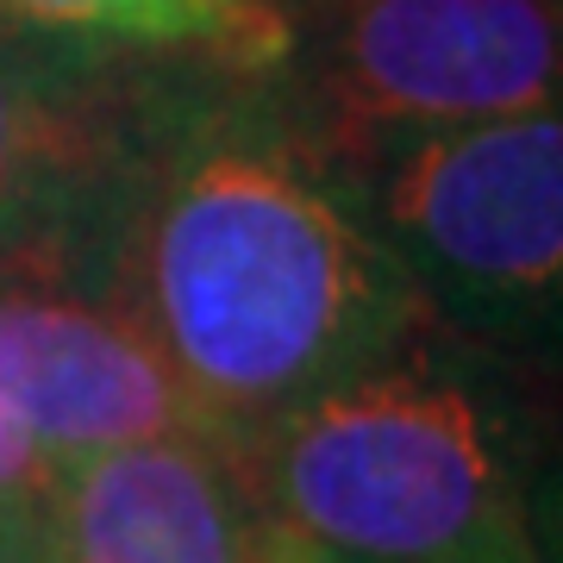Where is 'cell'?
I'll use <instances>...</instances> for the list:
<instances>
[{
  "instance_id": "1",
  "label": "cell",
  "mask_w": 563,
  "mask_h": 563,
  "mask_svg": "<svg viewBox=\"0 0 563 563\" xmlns=\"http://www.w3.org/2000/svg\"><path fill=\"white\" fill-rule=\"evenodd\" d=\"M88 295L232 451L426 332L357 176L288 120L263 69L213 57L151 88Z\"/></svg>"
},
{
  "instance_id": "2",
  "label": "cell",
  "mask_w": 563,
  "mask_h": 563,
  "mask_svg": "<svg viewBox=\"0 0 563 563\" xmlns=\"http://www.w3.org/2000/svg\"><path fill=\"white\" fill-rule=\"evenodd\" d=\"M426 332L232 451L295 563L544 558L501 407Z\"/></svg>"
},
{
  "instance_id": "3",
  "label": "cell",
  "mask_w": 563,
  "mask_h": 563,
  "mask_svg": "<svg viewBox=\"0 0 563 563\" xmlns=\"http://www.w3.org/2000/svg\"><path fill=\"white\" fill-rule=\"evenodd\" d=\"M263 69L288 120L363 176L426 132L558 107V0H301Z\"/></svg>"
},
{
  "instance_id": "4",
  "label": "cell",
  "mask_w": 563,
  "mask_h": 563,
  "mask_svg": "<svg viewBox=\"0 0 563 563\" xmlns=\"http://www.w3.org/2000/svg\"><path fill=\"white\" fill-rule=\"evenodd\" d=\"M369 232L426 325L539 344L563 301V120L558 107L426 132L357 176Z\"/></svg>"
},
{
  "instance_id": "5",
  "label": "cell",
  "mask_w": 563,
  "mask_h": 563,
  "mask_svg": "<svg viewBox=\"0 0 563 563\" xmlns=\"http://www.w3.org/2000/svg\"><path fill=\"white\" fill-rule=\"evenodd\" d=\"M107 44L0 20V282L95 288L101 225L157 76Z\"/></svg>"
},
{
  "instance_id": "6",
  "label": "cell",
  "mask_w": 563,
  "mask_h": 563,
  "mask_svg": "<svg viewBox=\"0 0 563 563\" xmlns=\"http://www.w3.org/2000/svg\"><path fill=\"white\" fill-rule=\"evenodd\" d=\"M44 539L57 563H295L232 444L201 432L69 457L44 501Z\"/></svg>"
},
{
  "instance_id": "7",
  "label": "cell",
  "mask_w": 563,
  "mask_h": 563,
  "mask_svg": "<svg viewBox=\"0 0 563 563\" xmlns=\"http://www.w3.org/2000/svg\"><path fill=\"white\" fill-rule=\"evenodd\" d=\"M0 413L57 463L176 432L213 439L113 307L38 282H0Z\"/></svg>"
},
{
  "instance_id": "8",
  "label": "cell",
  "mask_w": 563,
  "mask_h": 563,
  "mask_svg": "<svg viewBox=\"0 0 563 563\" xmlns=\"http://www.w3.org/2000/svg\"><path fill=\"white\" fill-rule=\"evenodd\" d=\"M0 20L107 51L213 57L239 69H269L282 51L276 0H0Z\"/></svg>"
},
{
  "instance_id": "9",
  "label": "cell",
  "mask_w": 563,
  "mask_h": 563,
  "mask_svg": "<svg viewBox=\"0 0 563 563\" xmlns=\"http://www.w3.org/2000/svg\"><path fill=\"white\" fill-rule=\"evenodd\" d=\"M63 463L44 451L25 426H13L0 413V507H44L57 488Z\"/></svg>"
},
{
  "instance_id": "10",
  "label": "cell",
  "mask_w": 563,
  "mask_h": 563,
  "mask_svg": "<svg viewBox=\"0 0 563 563\" xmlns=\"http://www.w3.org/2000/svg\"><path fill=\"white\" fill-rule=\"evenodd\" d=\"M0 563H57L44 539V507H0Z\"/></svg>"
},
{
  "instance_id": "11",
  "label": "cell",
  "mask_w": 563,
  "mask_h": 563,
  "mask_svg": "<svg viewBox=\"0 0 563 563\" xmlns=\"http://www.w3.org/2000/svg\"><path fill=\"white\" fill-rule=\"evenodd\" d=\"M526 563H544V558H526Z\"/></svg>"
}]
</instances>
